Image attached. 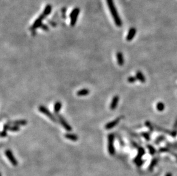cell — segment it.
Here are the masks:
<instances>
[{
  "label": "cell",
  "mask_w": 177,
  "mask_h": 176,
  "mask_svg": "<svg viewBox=\"0 0 177 176\" xmlns=\"http://www.w3.org/2000/svg\"><path fill=\"white\" fill-rule=\"evenodd\" d=\"M107 3L109 10H110V12L111 13L112 17L115 23V25L117 27H121V25H122V22H121L120 18L119 15L118 14L113 0H107Z\"/></svg>",
  "instance_id": "1"
},
{
  "label": "cell",
  "mask_w": 177,
  "mask_h": 176,
  "mask_svg": "<svg viewBox=\"0 0 177 176\" xmlns=\"http://www.w3.org/2000/svg\"><path fill=\"white\" fill-rule=\"evenodd\" d=\"M115 134L110 133L108 135V151L111 156H113L115 153V149L114 146Z\"/></svg>",
  "instance_id": "2"
},
{
  "label": "cell",
  "mask_w": 177,
  "mask_h": 176,
  "mask_svg": "<svg viewBox=\"0 0 177 176\" xmlns=\"http://www.w3.org/2000/svg\"><path fill=\"white\" fill-rule=\"evenodd\" d=\"M38 110H39V111L41 113H42V114H44V115H45L46 116L48 117L50 120H52V121L54 122L57 123L58 122L56 116H55V115H53V114L50 112V110H49L48 108H46L45 106L43 105H40L39 107H38Z\"/></svg>",
  "instance_id": "3"
},
{
  "label": "cell",
  "mask_w": 177,
  "mask_h": 176,
  "mask_svg": "<svg viewBox=\"0 0 177 176\" xmlns=\"http://www.w3.org/2000/svg\"><path fill=\"white\" fill-rule=\"evenodd\" d=\"M56 115L57 118L58 119V121H59L60 123H61V125H62L63 127L64 128L67 132H71L72 130V128L71 126H70V125L67 122V121L65 120V118H64L61 115H60V114L58 113L56 114Z\"/></svg>",
  "instance_id": "4"
},
{
  "label": "cell",
  "mask_w": 177,
  "mask_h": 176,
  "mask_svg": "<svg viewBox=\"0 0 177 176\" xmlns=\"http://www.w3.org/2000/svg\"><path fill=\"white\" fill-rule=\"evenodd\" d=\"M5 154L6 157H7V158L8 159V160L10 161V162L12 163L13 166H16L18 165V161L17 160H16V158H15L14 156L13 153L10 150L7 149L5 152Z\"/></svg>",
  "instance_id": "5"
},
{
  "label": "cell",
  "mask_w": 177,
  "mask_h": 176,
  "mask_svg": "<svg viewBox=\"0 0 177 176\" xmlns=\"http://www.w3.org/2000/svg\"><path fill=\"white\" fill-rule=\"evenodd\" d=\"M78 13H79V9L78 8L75 9L74 10H73V11L72 12V13H71L70 17H71V26H74L75 24H76V22L77 21V18H78Z\"/></svg>",
  "instance_id": "6"
},
{
  "label": "cell",
  "mask_w": 177,
  "mask_h": 176,
  "mask_svg": "<svg viewBox=\"0 0 177 176\" xmlns=\"http://www.w3.org/2000/svg\"><path fill=\"white\" fill-rule=\"evenodd\" d=\"M120 121V117L116 118L114 120H113V121L107 123L105 125V129H107V130H110V129L114 128L115 126H116L119 123Z\"/></svg>",
  "instance_id": "7"
},
{
  "label": "cell",
  "mask_w": 177,
  "mask_h": 176,
  "mask_svg": "<svg viewBox=\"0 0 177 176\" xmlns=\"http://www.w3.org/2000/svg\"><path fill=\"white\" fill-rule=\"evenodd\" d=\"M45 16H46V15L44 14V13H43L42 15H40V16L39 17H38L36 21H35V22H34L33 26L32 27V28L33 29H37L38 27H41V25H42V24H41V22H42V20L44 19V18L45 17Z\"/></svg>",
  "instance_id": "8"
},
{
  "label": "cell",
  "mask_w": 177,
  "mask_h": 176,
  "mask_svg": "<svg viewBox=\"0 0 177 176\" xmlns=\"http://www.w3.org/2000/svg\"><path fill=\"white\" fill-rule=\"evenodd\" d=\"M136 30L135 27H131L130 29L128 32L127 35L126 37V40L127 41H131L134 38V37L136 35Z\"/></svg>",
  "instance_id": "9"
},
{
  "label": "cell",
  "mask_w": 177,
  "mask_h": 176,
  "mask_svg": "<svg viewBox=\"0 0 177 176\" xmlns=\"http://www.w3.org/2000/svg\"><path fill=\"white\" fill-rule=\"evenodd\" d=\"M138 154L136 155V156L134 160V162L135 163H137L138 161H139L140 160H141V158L145 154V150L142 147H139L138 148Z\"/></svg>",
  "instance_id": "10"
},
{
  "label": "cell",
  "mask_w": 177,
  "mask_h": 176,
  "mask_svg": "<svg viewBox=\"0 0 177 176\" xmlns=\"http://www.w3.org/2000/svg\"><path fill=\"white\" fill-rule=\"evenodd\" d=\"M119 101V97L118 95H115V96L113 97L110 106V108L111 110H113L116 109L117 106H118Z\"/></svg>",
  "instance_id": "11"
},
{
  "label": "cell",
  "mask_w": 177,
  "mask_h": 176,
  "mask_svg": "<svg viewBox=\"0 0 177 176\" xmlns=\"http://www.w3.org/2000/svg\"><path fill=\"white\" fill-rule=\"evenodd\" d=\"M9 124L11 125H17V126H25L28 123V122L27 120H16L14 121H9L7 122Z\"/></svg>",
  "instance_id": "12"
},
{
  "label": "cell",
  "mask_w": 177,
  "mask_h": 176,
  "mask_svg": "<svg viewBox=\"0 0 177 176\" xmlns=\"http://www.w3.org/2000/svg\"><path fill=\"white\" fill-rule=\"evenodd\" d=\"M116 59L118 64L119 66H123L124 64V58L123 57V53L120 52L116 53Z\"/></svg>",
  "instance_id": "13"
},
{
  "label": "cell",
  "mask_w": 177,
  "mask_h": 176,
  "mask_svg": "<svg viewBox=\"0 0 177 176\" xmlns=\"http://www.w3.org/2000/svg\"><path fill=\"white\" fill-rule=\"evenodd\" d=\"M64 137H65V138H67V140H71V141H77L78 139V136L76 135V134L69 133H67L64 134Z\"/></svg>",
  "instance_id": "14"
},
{
  "label": "cell",
  "mask_w": 177,
  "mask_h": 176,
  "mask_svg": "<svg viewBox=\"0 0 177 176\" xmlns=\"http://www.w3.org/2000/svg\"><path fill=\"white\" fill-rule=\"evenodd\" d=\"M136 77L137 80H139L140 82L142 83H144L146 82V78L144 75H143L141 71H138L136 73Z\"/></svg>",
  "instance_id": "15"
},
{
  "label": "cell",
  "mask_w": 177,
  "mask_h": 176,
  "mask_svg": "<svg viewBox=\"0 0 177 176\" xmlns=\"http://www.w3.org/2000/svg\"><path fill=\"white\" fill-rule=\"evenodd\" d=\"M61 108H62V103H61V102L57 101L56 102V103L54 105V112L55 113V114H58V113L60 112V111L61 110Z\"/></svg>",
  "instance_id": "16"
},
{
  "label": "cell",
  "mask_w": 177,
  "mask_h": 176,
  "mask_svg": "<svg viewBox=\"0 0 177 176\" xmlns=\"http://www.w3.org/2000/svg\"><path fill=\"white\" fill-rule=\"evenodd\" d=\"M77 95L78 96H85L90 94V90L88 89H83L77 92Z\"/></svg>",
  "instance_id": "17"
},
{
  "label": "cell",
  "mask_w": 177,
  "mask_h": 176,
  "mask_svg": "<svg viewBox=\"0 0 177 176\" xmlns=\"http://www.w3.org/2000/svg\"><path fill=\"white\" fill-rule=\"evenodd\" d=\"M164 109H165V105L162 102H159L156 104V109L159 112H163Z\"/></svg>",
  "instance_id": "18"
},
{
  "label": "cell",
  "mask_w": 177,
  "mask_h": 176,
  "mask_svg": "<svg viewBox=\"0 0 177 176\" xmlns=\"http://www.w3.org/2000/svg\"><path fill=\"white\" fill-rule=\"evenodd\" d=\"M155 128L157 130L160 131V132H162L170 134V135H171V131H169L168 130H166V129H164V128H162L161 127H159V126H157L156 125L155 126Z\"/></svg>",
  "instance_id": "19"
},
{
  "label": "cell",
  "mask_w": 177,
  "mask_h": 176,
  "mask_svg": "<svg viewBox=\"0 0 177 176\" xmlns=\"http://www.w3.org/2000/svg\"><path fill=\"white\" fill-rule=\"evenodd\" d=\"M20 130V128L19 126H17V125L10 126L9 129V131H10V132H18V131H19Z\"/></svg>",
  "instance_id": "20"
},
{
  "label": "cell",
  "mask_w": 177,
  "mask_h": 176,
  "mask_svg": "<svg viewBox=\"0 0 177 176\" xmlns=\"http://www.w3.org/2000/svg\"><path fill=\"white\" fill-rule=\"evenodd\" d=\"M157 162H158V160L156 158H154L151 161V162L150 166H149V170L150 171H152V170L153 169V168L155 166V165L156 164Z\"/></svg>",
  "instance_id": "21"
},
{
  "label": "cell",
  "mask_w": 177,
  "mask_h": 176,
  "mask_svg": "<svg viewBox=\"0 0 177 176\" xmlns=\"http://www.w3.org/2000/svg\"><path fill=\"white\" fill-rule=\"evenodd\" d=\"M50 12H51V7L50 5H48L44 10V14L45 15H47L50 13Z\"/></svg>",
  "instance_id": "22"
},
{
  "label": "cell",
  "mask_w": 177,
  "mask_h": 176,
  "mask_svg": "<svg viewBox=\"0 0 177 176\" xmlns=\"http://www.w3.org/2000/svg\"><path fill=\"white\" fill-rule=\"evenodd\" d=\"M141 135H142V136L146 140H147V141H149V140H150V134H149V133H147V132L142 133Z\"/></svg>",
  "instance_id": "23"
},
{
  "label": "cell",
  "mask_w": 177,
  "mask_h": 176,
  "mask_svg": "<svg viewBox=\"0 0 177 176\" xmlns=\"http://www.w3.org/2000/svg\"><path fill=\"white\" fill-rule=\"evenodd\" d=\"M137 80V78L136 77H133V76H130L128 77L127 78V81L129 83H134Z\"/></svg>",
  "instance_id": "24"
},
{
  "label": "cell",
  "mask_w": 177,
  "mask_h": 176,
  "mask_svg": "<svg viewBox=\"0 0 177 176\" xmlns=\"http://www.w3.org/2000/svg\"><path fill=\"white\" fill-rule=\"evenodd\" d=\"M147 148H148V149L149 150V152H150V153L151 154H152V155H153V154H155V149H154V148L153 146H151V145H147Z\"/></svg>",
  "instance_id": "25"
},
{
  "label": "cell",
  "mask_w": 177,
  "mask_h": 176,
  "mask_svg": "<svg viewBox=\"0 0 177 176\" xmlns=\"http://www.w3.org/2000/svg\"><path fill=\"white\" fill-rule=\"evenodd\" d=\"M145 125H146V126H147V127H148L149 128V129H150L151 131H153L154 127H153V126L152 125L150 121H146L145 122Z\"/></svg>",
  "instance_id": "26"
},
{
  "label": "cell",
  "mask_w": 177,
  "mask_h": 176,
  "mask_svg": "<svg viewBox=\"0 0 177 176\" xmlns=\"http://www.w3.org/2000/svg\"><path fill=\"white\" fill-rule=\"evenodd\" d=\"M164 140V137L163 136V135H161V136L158 137V138H156V140H155V143H156V144H158L160 142L162 141L163 140Z\"/></svg>",
  "instance_id": "27"
},
{
  "label": "cell",
  "mask_w": 177,
  "mask_h": 176,
  "mask_svg": "<svg viewBox=\"0 0 177 176\" xmlns=\"http://www.w3.org/2000/svg\"><path fill=\"white\" fill-rule=\"evenodd\" d=\"M7 131L3 130L1 133V137L2 138H4V137H6L7 136Z\"/></svg>",
  "instance_id": "28"
},
{
  "label": "cell",
  "mask_w": 177,
  "mask_h": 176,
  "mask_svg": "<svg viewBox=\"0 0 177 176\" xmlns=\"http://www.w3.org/2000/svg\"><path fill=\"white\" fill-rule=\"evenodd\" d=\"M41 29H42V30H46V31L48 30V29H49L48 27V26L45 25H41Z\"/></svg>",
  "instance_id": "29"
},
{
  "label": "cell",
  "mask_w": 177,
  "mask_h": 176,
  "mask_svg": "<svg viewBox=\"0 0 177 176\" xmlns=\"http://www.w3.org/2000/svg\"><path fill=\"white\" fill-rule=\"evenodd\" d=\"M174 130L177 131V119L175 120L174 124Z\"/></svg>",
  "instance_id": "30"
},
{
  "label": "cell",
  "mask_w": 177,
  "mask_h": 176,
  "mask_svg": "<svg viewBox=\"0 0 177 176\" xmlns=\"http://www.w3.org/2000/svg\"><path fill=\"white\" fill-rule=\"evenodd\" d=\"M143 161H142V160H141L136 163V165L138 166H141V165L143 164Z\"/></svg>",
  "instance_id": "31"
},
{
  "label": "cell",
  "mask_w": 177,
  "mask_h": 176,
  "mask_svg": "<svg viewBox=\"0 0 177 176\" xmlns=\"http://www.w3.org/2000/svg\"><path fill=\"white\" fill-rule=\"evenodd\" d=\"M166 176H172V174L171 173H167L166 174Z\"/></svg>",
  "instance_id": "32"
}]
</instances>
